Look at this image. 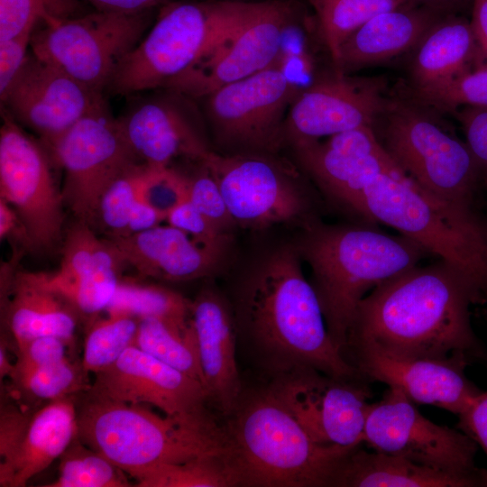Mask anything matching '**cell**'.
Wrapping results in <instances>:
<instances>
[{"instance_id": "cell-1", "label": "cell", "mask_w": 487, "mask_h": 487, "mask_svg": "<svg viewBox=\"0 0 487 487\" xmlns=\"http://www.w3.org/2000/svg\"><path fill=\"white\" fill-rule=\"evenodd\" d=\"M473 292L444 261L413 266L375 286L358 304L344 352L403 358L464 354L487 360L471 321Z\"/></svg>"}, {"instance_id": "cell-2", "label": "cell", "mask_w": 487, "mask_h": 487, "mask_svg": "<svg viewBox=\"0 0 487 487\" xmlns=\"http://www.w3.org/2000/svg\"><path fill=\"white\" fill-rule=\"evenodd\" d=\"M296 247L273 250L237 285L231 302L238 345L269 377L297 366L369 382L333 343Z\"/></svg>"}, {"instance_id": "cell-3", "label": "cell", "mask_w": 487, "mask_h": 487, "mask_svg": "<svg viewBox=\"0 0 487 487\" xmlns=\"http://www.w3.org/2000/svg\"><path fill=\"white\" fill-rule=\"evenodd\" d=\"M295 247L310 267L328 334L343 355L357 306L367 292L430 255L403 234L368 225L313 224Z\"/></svg>"}, {"instance_id": "cell-4", "label": "cell", "mask_w": 487, "mask_h": 487, "mask_svg": "<svg viewBox=\"0 0 487 487\" xmlns=\"http://www.w3.org/2000/svg\"><path fill=\"white\" fill-rule=\"evenodd\" d=\"M364 204L371 223L395 228L459 273L487 319V220L476 204L438 198L400 169L378 175Z\"/></svg>"}, {"instance_id": "cell-5", "label": "cell", "mask_w": 487, "mask_h": 487, "mask_svg": "<svg viewBox=\"0 0 487 487\" xmlns=\"http://www.w3.org/2000/svg\"><path fill=\"white\" fill-rule=\"evenodd\" d=\"M225 418L230 455L242 486H329L342 458L355 447L316 443L266 385L244 388Z\"/></svg>"}, {"instance_id": "cell-6", "label": "cell", "mask_w": 487, "mask_h": 487, "mask_svg": "<svg viewBox=\"0 0 487 487\" xmlns=\"http://www.w3.org/2000/svg\"><path fill=\"white\" fill-rule=\"evenodd\" d=\"M78 436L135 479L161 464L229 449L224 426L213 418L161 416L143 404L75 395Z\"/></svg>"}, {"instance_id": "cell-7", "label": "cell", "mask_w": 487, "mask_h": 487, "mask_svg": "<svg viewBox=\"0 0 487 487\" xmlns=\"http://www.w3.org/2000/svg\"><path fill=\"white\" fill-rule=\"evenodd\" d=\"M259 5L207 0L171 1L161 6L152 25L120 63L106 91L127 97L164 87Z\"/></svg>"}, {"instance_id": "cell-8", "label": "cell", "mask_w": 487, "mask_h": 487, "mask_svg": "<svg viewBox=\"0 0 487 487\" xmlns=\"http://www.w3.org/2000/svg\"><path fill=\"white\" fill-rule=\"evenodd\" d=\"M372 127L392 161L422 188L444 199L475 204L482 178L468 145L424 110L390 100Z\"/></svg>"}, {"instance_id": "cell-9", "label": "cell", "mask_w": 487, "mask_h": 487, "mask_svg": "<svg viewBox=\"0 0 487 487\" xmlns=\"http://www.w3.org/2000/svg\"><path fill=\"white\" fill-rule=\"evenodd\" d=\"M155 17L154 10L130 14L96 10L74 18L53 16L33 31L30 47L38 59L105 94L118 66Z\"/></svg>"}, {"instance_id": "cell-10", "label": "cell", "mask_w": 487, "mask_h": 487, "mask_svg": "<svg viewBox=\"0 0 487 487\" xmlns=\"http://www.w3.org/2000/svg\"><path fill=\"white\" fill-rule=\"evenodd\" d=\"M399 389L369 405L363 444L374 451L464 477L473 487L487 486V470L476 465L477 444L460 429L424 417Z\"/></svg>"}, {"instance_id": "cell-11", "label": "cell", "mask_w": 487, "mask_h": 487, "mask_svg": "<svg viewBox=\"0 0 487 487\" xmlns=\"http://www.w3.org/2000/svg\"><path fill=\"white\" fill-rule=\"evenodd\" d=\"M44 146L64 171V205L77 220L91 226L106 188L124 169L138 161L106 102Z\"/></svg>"}, {"instance_id": "cell-12", "label": "cell", "mask_w": 487, "mask_h": 487, "mask_svg": "<svg viewBox=\"0 0 487 487\" xmlns=\"http://www.w3.org/2000/svg\"><path fill=\"white\" fill-rule=\"evenodd\" d=\"M202 99L203 115L219 145L237 153H261L273 152L284 142V122L293 96L276 66L225 85Z\"/></svg>"}, {"instance_id": "cell-13", "label": "cell", "mask_w": 487, "mask_h": 487, "mask_svg": "<svg viewBox=\"0 0 487 487\" xmlns=\"http://www.w3.org/2000/svg\"><path fill=\"white\" fill-rule=\"evenodd\" d=\"M368 383L297 366L273 375L266 386L316 443L354 447L363 444Z\"/></svg>"}, {"instance_id": "cell-14", "label": "cell", "mask_w": 487, "mask_h": 487, "mask_svg": "<svg viewBox=\"0 0 487 487\" xmlns=\"http://www.w3.org/2000/svg\"><path fill=\"white\" fill-rule=\"evenodd\" d=\"M0 198L24 224L35 250L59 244L64 224V202L55 184L51 155L45 146L25 133L1 110Z\"/></svg>"}, {"instance_id": "cell-15", "label": "cell", "mask_w": 487, "mask_h": 487, "mask_svg": "<svg viewBox=\"0 0 487 487\" xmlns=\"http://www.w3.org/2000/svg\"><path fill=\"white\" fill-rule=\"evenodd\" d=\"M299 9L293 0H268L225 32L192 67L162 88L202 98L274 62L286 24Z\"/></svg>"}, {"instance_id": "cell-16", "label": "cell", "mask_w": 487, "mask_h": 487, "mask_svg": "<svg viewBox=\"0 0 487 487\" xmlns=\"http://www.w3.org/2000/svg\"><path fill=\"white\" fill-rule=\"evenodd\" d=\"M130 97L116 117L134 158L153 167H169L179 158L202 161L211 152L205 116L194 98L170 88H156Z\"/></svg>"}, {"instance_id": "cell-17", "label": "cell", "mask_w": 487, "mask_h": 487, "mask_svg": "<svg viewBox=\"0 0 487 487\" xmlns=\"http://www.w3.org/2000/svg\"><path fill=\"white\" fill-rule=\"evenodd\" d=\"M201 162L216 179L237 225L262 229L305 215L307 201L299 186L264 154L211 151Z\"/></svg>"}, {"instance_id": "cell-18", "label": "cell", "mask_w": 487, "mask_h": 487, "mask_svg": "<svg viewBox=\"0 0 487 487\" xmlns=\"http://www.w3.org/2000/svg\"><path fill=\"white\" fill-rule=\"evenodd\" d=\"M382 78H324L300 93L288 110L284 141L290 145L357 128L373 126L386 109Z\"/></svg>"}, {"instance_id": "cell-19", "label": "cell", "mask_w": 487, "mask_h": 487, "mask_svg": "<svg viewBox=\"0 0 487 487\" xmlns=\"http://www.w3.org/2000/svg\"><path fill=\"white\" fill-rule=\"evenodd\" d=\"M308 174L332 198L371 224L364 204L366 187L380 174L400 169L372 126L291 145Z\"/></svg>"}, {"instance_id": "cell-20", "label": "cell", "mask_w": 487, "mask_h": 487, "mask_svg": "<svg viewBox=\"0 0 487 487\" xmlns=\"http://www.w3.org/2000/svg\"><path fill=\"white\" fill-rule=\"evenodd\" d=\"M105 102L104 94L32 52L1 102V110L46 145Z\"/></svg>"}, {"instance_id": "cell-21", "label": "cell", "mask_w": 487, "mask_h": 487, "mask_svg": "<svg viewBox=\"0 0 487 487\" xmlns=\"http://www.w3.org/2000/svg\"><path fill=\"white\" fill-rule=\"evenodd\" d=\"M88 391L116 401L151 405L171 417L213 418L200 381L134 345L96 373Z\"/></svg>"}, {"instance_id": "cell-22", "label": "cell", "mask_w": 487, "mask_h": 487, "mask_svg": "<svg viewBox=\"0 0 487 487\" xmlns=\"http://www.w3.org/2000/svg\"><path fill=\"white\" fill-rule=\"evenodd\" d=\"M345 359L368 381L400 390L415 404L436 406L459 415L481 392L465 374L464 354L446 358H403L374 351H355Z\"/></svg>"}, {"instance_id": "cell-23", "label": "cell", "mask_w": 487, "mask_h": 487, "mask_svg": "<svg viewBox=\"0 0 487 487\" xmlns=\"http://www.w3.org/2000/svg\"><path fill=\"white\" fill-rule=\"evenodd\" d=\"M60 268L38 272L41 281L81 316L101 312L121 279L124 263L111 241L98 238L87 223L77 220L66 232Z\"/></svg>"}, {"instance_id": "cell-24", "label": "cell", "mask_w": 487, "mask_h": 487, "mask_svg": "<svg viewBox=\"0 0 487 487\" xmlns=\"http://www.w3.org/2000/svg\"><path fill=\"white\" fill-rule=\"evenodd\" d=\"M190 322L209 402L225 418L244 388L236 359L238 338L231 302L216 289L203 288L191 300Z\"/></svg>"}, {"instance_id": "cell-25", "label": "cell", "mask_w": 487, "mask_h": 487, "mask_svg": "<svg viewBox=\"0 0 487 487\" xmlns=\"http://www.w3.org/2000/svg\"><path fill=\"white\" fill-rule=\"evenodd\" d=\"M108 239L124 265L142 280L183 282L209 277L219 270L224 257L170 225Z\"/></svg>"}, {"instance_id": "cell-26", "label": "cell", "mask_w": 487, "mask_h": 487, "mask_svg": "<svg viewBox=\"0 0 487 487\" xmlns=\"http://www.w3.org/2000/svg\"><path fill=\"white\" fill-rule=\"evenodd\" d=\"M441 12L427 5L408 4L376 14L341 45L333 64L335 74L348 75L418 46L443 18Z\"/></svg>"}, {"instance_id": "cell-27", "label": "cell", "mask_w": 487, "mask_h": 487, "mask_svg": "<svg viewBox=\"0 0 487 487\" xmlns=\"http://www.w3.org/2000/svg\"><path fill=\"white\" fill-rule=\"evenodd\" d=\"M10 295L1 309L14 350L48 335L70 344L79 317L60 296L40 281L36 272L18 271Z\"/></svg>"}, {"instance_id": "cell-28", "label": "cell", "mask_w": 487, "mask_h": 487, "mask_svg": "<svg viewBox=\"0 0 487 487\" xmlns=\"http://www.w3.org/2000/svg\"><path fill=\"white\" fill-rule=\"evenodd\" d=\"M78 435L75 396L47 402L33 412L18 453L1 487H23L60 458Z\"/></svg>"}, {"instance_id": "cell-29", "label": "cell", "mask_w": 487, "mask_h": 487, "mask_svg": "<svg viewBox=\"0 0 487 487\" xmlns=\"http://www.w3.org/2000/svg\"><path fill=\"white\" fill-rule=\"evenodd\" d=\"M329 487H473L467 479L359 445L337 465Z\"/></svg>"}, {"instance_id": "cell-30", "label": "cell", "mask_w": 487, "mask_h": 487, "mask_svg": "<svg viewBox=\"0 0 487 487\" xmlns=\"http://www.w3.org/2000/svg\"><path fill=\"white\" fill-rule=\"evenodd\" d=\"M417 47L412 78L415 88H424L469 70L477 43L471 23L451 17L439 20Z\"/></svg>"}, {"instance_id": "cell-31", "label": "cell", "mask_w": 487, "mask_h": 487, "mask_svg": "<svg viewBox=\"0 0 487 487\" xmlns=\"http://www.w3.org/2000/svg\"><path fill=\"white\" fill-rule=\"evenodd\" d=\"M190 300L170 288L121 278L105 311L137 318L154 317L187 328L190 323Z\"/></svg>"}, {"instance_id": "cell-32", "label": "cell", "mask_w": 487, "mask_h": 487, "mask_svg": "<svg viewBox=\"0 0 487 487\" xmlns=\"http://www.w3.org/2000/svg\"><path fill=\"white\" fill-rule=\"evenodd\" d=\"M138 487L242 486L229 449L179 463L161 464L135 479Z\"/></svg>"}, {"instance_id": "cell-33", "label": "cell", "mask_w": 487, "mask_h": 487, "mask_svg": "<svg viewBox=\"0 0 487 487\" xmlns=\"http://www.w3.org/2000/svg\"><path fill=\"white\" fill-rule=\"evenodd\" d=\"M133 345L204 386L191 322L187 328H182L154 317L139 318Z\"/></svg>"}, {"instance_id": "cell-34", "label": "cell", "mask_w": 487, "mask_h": 487, "mask_svg": "<svg viewBox=\"0 0 487 487\" xmlns=\"http://www.w3.org/2000/svg\"><path fill=\"white\" fill-rule=\"evenodd\" d=\"M317 26L335 63L341 45L378 14L409 4V0H308Z\"/></svg>"}, {"instance_id": "cell-35", "label": "cell", "mask_w": 487, "mask_h": 487, "mask_svg": "<svg viewBox=\"0 0 487 487\" xmlns=\"http://www.w3.org/2000/svg\"><path fill=\"white\" fill-rule=\"evenodd\" d=\"M126 473L105 456L73 439L60 457L58 477L46 487H129Z\"/></svg>"}, {"instance_id": "cell-36", "label": "cell", "mask_w": 487, "mask_h": 487, "mask_svg": "<svg viewBox=\"0 0 487 487\" xmlns=\"http://www.w3.org/2000/svg\"><path fill=\"white\" fill-rule=\"evenodd\" d=\"M139 318L119 313H107L89 326L84 344L82 365L94 374L116 362L121 354L133 345Z\"/></svg>"}, {"instance_id": "cell-37", "label": "cell", "mask_w": 487, "mask_h": 487, "mask_svg": "<svg viewBox=\"0 0 487 487\" xmlns=\"http://www.w3.org/2000/svg\"><path fill=\"white\" fill-rule=\"evenodd\" d=\"M82 363L61 361L37 368L13 381L17 391L28 398L52 401L75 396L90 389L91 383Z\"/></svg>"}, {"instance_id": "cell-38", "label": "cell", "mask_w": 487, "mask_h": 487, "mask_svg": "<svg viewBox=\"0 0 487 487\" xmlns=\"http://www.w3.org/2000/svg\"><path fill=\"white\" fill-rule=\"evenodd\" d=\"M147 165L134 161L124 169L104 190L96 210L95 225H99L107 238L124 234L130 213L139 198Z\"/></svg>"}, {"instance_id": "cell-39", "label": "cell", "mask_w": 487, "mask_h": 487, "mask_svg": "<svg viewBox=\"0 0 487 487\" xmlns=\"http://www.w3.org/2000/svg\"><path fill=\"white\" fill-rule=\"evenodd\" d=\"M414 96L420 104L444 111L461 106L487 108V66L432 87L416 88Z\"/></svg>"}, {"instance_id": "cell-40", "label": "cell", "mask_w": 487, "mask_h": 487, "mask_svg": "<svg viewBox=\"0 0 487 487\" xmlns=\"http://www.w3.org/2000/svg\"><path fill=\"white\" fill-rule=\"evenodd\" d=\"M285 77L294 99L311 86L314 60L308 49L299 12L284 27L278 55L272 63Z\"/></svg>"}, {"instance_id": "cell-41", "label": "cell", "mask_w": 487, "mask_h": 487, "mask_svg": "<svg viewBox=\"0 0 487 487\" xmlns=\"http://www.w3.org/2000/svg\"><path fill=\"white\" fill-rule=\"evenodd\" d=\"M139 198L166 220L175 207L188 199L187 176L170 166L147 165Z\"/></svg>"}, {"instance_id": "cell-42", "label": "cell", "mask_w": 487, "mask_h": 487, "mask_svg": "<svg viewBox=\"0 0 487 487\" xmlns=\"http://www.w3.org/2000/svg\"><path fill=\"white\" fill-rule=\"evenodd\" d=\"M187 180L188 200L219 230L230 234L237 225L216 179L207 167L200 161L199 170L193 175L187 176Z\"/></svg>"}, {"instance_id": "cell-43", "label": "cell", "mask_w": 487, "mask_h": 487, "mask_svg": "<svg viewBox=\"0 0 487 487\" xmlns=\"http://www.w3.org/2000/svg\"><path fill=\"white\" fill-rule=\"evenodd\" d=\"M166 220L213 252L224 254L228 246L230 234L219 230L188 199L175 207Z\"/></svg>"}, {"instance_id": "cell-44", "label": "cell", "mask_w": 487, "mask_h": 487, "mask_svg": "<svg viewBox=\"0 0 487 487\" xmlns=\"http://www.w3.org/2000/svg\"><path fill=\"white\" fill-rule=\"evenodd\" d=\"M53 0H0V41L32 33L40 21L53 15Z\"/></svg>"}, {"instance_id": "cell-45", "label": "cell", "mask_w": 487, "mask_h": 487, "mask_svg": "<svg viewBox=\"0 0 487 487\" xmlns=\"http://www.w3.org/2000/svg\"><path fill=\"white\" fill-rule=\"evenodd\" d=\"M69 345L53 335L37 337L25 343L14 350L16 362L10 378L14 381L37 368L63 360Z\"/></svg>"}, {"instance_id": "cell-46", "label": "cell", "mask_w": 487, "mask_h": 487, "mask_svg": "<svg viewBox=\"0 0 487 487\" xmlns=\"http://www.w3.org/2000/svg\"><path fill=\"white\" fill-rule=\"evenodd\" d=\"M32 413L14 405H1L0 476L11 467L27 431Z\"/></svg>"}, {"instance_id": "cell-47", "label": "cell", "mask_w": 487, "mask_h": 487, "mask_svg": "<svg viewBox=\"0 0 487 487\" xmlns=\"http://www.w3.org/2000/svg\"><path fill=\"white\" fill-rule=\"evenodd\" d=\"M468 145L487 184V108L465 106L457 114Z\"/></svg>"}, {"instance_id": "cell-48", "label": "cell", "mask_w": 487, "mask_h": 487, "mask_svg": "<svg viewBox=\"0 0 487 487\" xmlns=\"http://www.w3.org/2000/svg\"><path fill=\"white\" fill-rule=\"evenodd\" d=\"M31 33L0 41V101L2 102L14 81L23 69L30 53Z\"/></svg>"}, {"instance_id": "cell-49", "label": "cell", "mask_w": 487, "mask_h": 487, "mask_svg": "<svg viewBox=\"0 0 487 487\" xmlns=\"http://www.w3.org/2000/svg\"><path fill=\"white\" fill-rule=\"evenodd\" d=\"M457 416L456 427L481 446L487 455V390L481 391Z\"/></svg>"}, {"instance_id": "cell-50", "label": "cell", "mask_w": 487, "mask_h": 487, "mask_svg": "<svg viewBox=\"0 0 487 487\" xmlns=\"http://www.w3.org/2000/svg\"><path fill=\"white\" fill-rule=\"evenodd\" d=\"M0 238L9 239L25 250H35L30 234L16 211L0 198Z\"/></svg>"}, {"instance_id": "cell-51", "label": "cell", "mask_w": 487, "mask_h": 487, "mask_svg": "<svg viewBox=\"0 0 487 487\" xmlns=\"http://www.w3.org/2000/svg\"><path fill=\"white\" fill-rule=\"evenodd\" d=\"M163 220L165 218L161 215L139 198L130 213L126 229L122 236L147 231L160 225Z\"/></svg>"}, {"instance_id": "cell-52", "label": "cell", "mask_w": 487, "mask_h": 487, "mask_svg": "<svg viewBox=\"0 0 487 487\" xmlns=\"http://www.w3.org/2000/svg\"><path fill=\"white\" fill-rule=\"evenodd\" d=\"M96 10L114 13H139L155 10L172 0H87Z\"/></svg>"}, {"instance_id": "cell-53", "label": "cell", "mask_w": 487, "mask_h": 487, "mask_svg": "<svg viewBox=\"0 0 487 487\" xmlns=\"http://www.w3.org/2000/svg\"><path fill=\"white\" fill-rule=\"evenodd\" d=\"M470 23L477 46L487 60V0H473Z\"/></svg>"}, {"instance_id": "cell-54", "label": "cell", "mask_w": 487, "mask_h": 487, "mask_svg": "<svg viewBox=\"0 0 487 487\" xmlns=\"http://www.w3.org/2000/svg\"><path fill=\"white\" fill-rule=\"evenodd\" d=\"M442 1L443 0H409V4L415 5H427L441 10Z\"/></svg>"}]
</instances>
